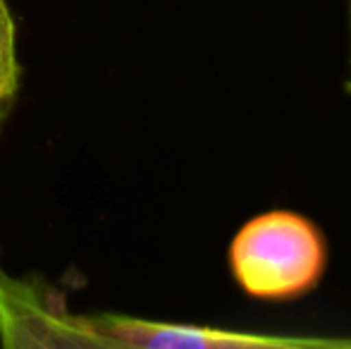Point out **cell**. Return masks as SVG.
<instances>
[{
    "label": "cell",
    "instance_id": "cell-5",
    "mask_svg": "<svg viewBox=\"0 0 351 349\" xmlns=\"http://www.w3.org/2000/svg\"><path fill=\"white\" fill-rule=\"evenodd\" d=\"M349 38H351V0H349ZM349 67H351V56H349Z\"/></svg>",
    "mask_w": 351,
    "mask_h": 349
},
{
    "label": "cell",
    "instance_id": "cell-4",
    "mask_svg": "<svg viewBox=\"0 0 351 349\" xmlns=\"http://www.w3.org/2000/svg\"><path fill=\"white\" fill-rule=\"evenodd\" d=\"M22 82V67L17 60V34L8 0H0V127L14 108Z\"/></svg>",
    "mask_w": 351,
    "mask_h": 349
},
{
    "label": "cell",
    "instance_id": "cell-3",
    "mask_svg": "<svg viewBox=\"0 0 351 349\" xmlns=\"http://www.w3.org/2000/svg\"><path fill=\"white\" fill-rule=\"evenodd\" d=\"M88 326L103 335L112 349H351V337L273 335V333L232 330V328L162 323L122 313H84Z\"/></svg>",
    "mask_w": 351,
    "mask_h": 349
},
{
    "label": "cell",
    "instance_id": "cell-2",
    "mask_svg": "<svg viewBox=\"0 0 351 349\" xmlns=\"http://www.w3.org/2000/svg\"><path fill=\"white\" fill-rule=\"evenodd\" d=\"M0 345L8 349H112L72 313L65 297L46 280L14 278L0 265Z\"/></svg>",
    "mask_w": 351,
    "mask_h": 349
},
{
    "label": "cell",
    "instance_id": "cell-1",
    "mask_svg": "<svg viewBox=\"0 0 351 349\" xmlns=\"http://www.w3.org/2000/svg\"><path fill=\"white\" fill-rule=\"evenodd\" d=\"M328 237L315 220L291 208L249 218L227 247L234 285L256 302H294L311 294L328 273Z\"/></svg>",
    "mask_w": 351,
    "mask_h": 349
}]
</instances>
